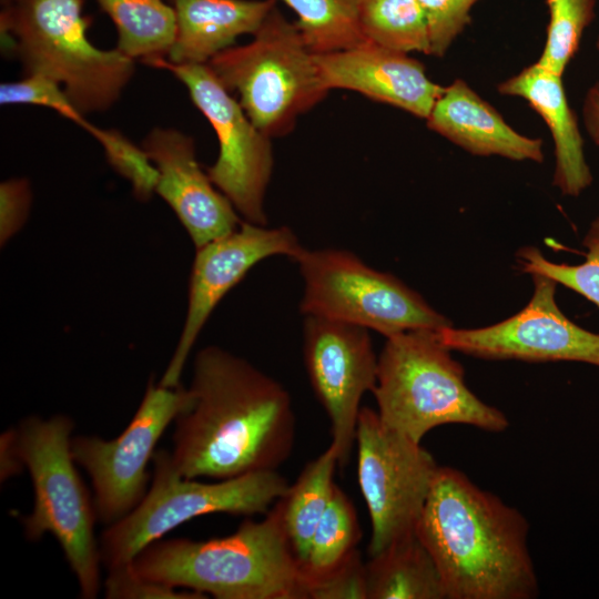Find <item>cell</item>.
I'll return each mask as SVG.
<instances>
[{
    "label": "cell",
    "mask_w": 599,
    "mask_h": 599,
    "mask_svg": "<svg viewBox=\"0 0 599 599\" xmlns=\"http://www.w3.org/2000/svg\"><path fill=\"white\" fill-rule=\"evenodd\" d=\"M426 122L432 131L473 155L544 161L542 140L528 138L512 129L461 79L445 87Z\"/></svg>",
    "instance_id": "18"
},
{
    "label": "cell",
    "mask_w": 599,
    "mask_h": 599,
    "mask_svg": "<svg viewBox=\"0 0 599 599\" xmlns=\"http://www.w3.org/2000/svg\"><path fill=\"white\" fill-rule=\"evenodd\" d=\"M597 49L599 50V35H598V39H597Z\"/></svg>",
    "instance_id": "37"
},
{
    "label": "cell",
    "mask_w": 599,
    "mask_h": 599,
    "mask_svg": "<svg viewBox=\"0 0 599 599\" xmlns=\"http://www.w3.org/2000/svg\"><path fill=\"white\" fill-rule=\"evenodd\" d=\"M82 0H18L4 6L0 30L26 74L62 85L85 115L110 109L134 73V60L116 48L93 45Z\"/></svg>",
    "instance_id": "4"
},
{
    "label": "cell",
    "mask_w": 599,
    "mask_h": 599,
    "mask_svg": "<svg viewBox=\"0 0 599 599\" xmlns=\"http://www.w3.org/2000/svg\"><path fill=\"white\" fill-rule=\"evenodd\" d=\"M142 148L159 171L155 193L175 213L195 248L238 227L240 214L201 167L190 135L154 128Z\"/></svg>",
    "instance_id": "16"
},
{
    "label": "cell",
    "mask_w": 599,
    "mask_h": 599,
    "mask_svg": "<svg viewBox=\"0 0 599 599\" xmlns=\"http://www.w3.org/2000/svg\"><path fill=\"white\" fill-rule=\"evenodd\" d=\"M502 95L518 97L542 118L555 143L552 184L562 194L578 196L592 183L577 116L570 108L561 77L537 62L499 83Z\"/></svg>",
    "instance_id": "19"
},
{
    "label": "cell",
    "mask_w": 599,
    "mask_h": 599,
    "mask_svg": "<svg viewBox=\"0 0 599 599\" xmlns=\"http://www.w3.org/2000/svg\"><path fill=\"white\" fill-rule=\"evenodd\" d=\"M104 582L109 599H202L207 596L136 575L131 564L108 570Z\"/></svg>",
    "instance_id": "32"
},
{
    "label": "cell",
    "mask_w": 599,
    "mask_h": 599,
    "mask_svg": "<svg viewBox=\"0 0 599 599\" xmlns=\"http://www.w3.org/2000/svg\"><path fill=\"white\" fill-rule=\"evenodd\" d=\"M192 400L190 388L165 387L150 379L140 406L116 438L72 437V457L91 478L97 518L104 525L116 522L143 499L155 446Z\"/></svg>",
    "instance_id": "11"
},
{
    "label": "cell",
    "mask_w": 599,
    "mask_h": 599,
    "mask_svg": "<svg viewBox=\"0 0 599 599\" xmlns=\"http://www.w3.org/2000/svg\"><path fill=\"white\" fill-rule=\"evenodd\" d=\"M582 115L590 139L599 145V83L590 87L586 93Z\"/></svg>",
    "instance_id": "35"
},
{
    "label": "cell",
    "mask_w": 599,
    "mask_h": 599,
    "mask_svg": "<svg viewBox=\"0 0 599 599\" xmlns=\"http://www.w3.org/2000/svg\"><path fill=\"white\" fill-rule=\"evenodd\" d=\"M170 1H172V2H173L174 0H170Z\"/></svg>",
    "instance_id": "38"
},
{
    "label": "cell",
    "mask_w": 599,
    "mask_h": 599,
    "mask_svg": "<svg viewBox=\"0 0 599 599\" xmlns=\"http://www.w3.org/2000/svg\"><path fill=\"white\" fill-rule=\"evenodd\" d=\"M338 450L331 445L309 461L276 506L288 545L300 570L306 560L316 527L332 498Z\"/></svg>",
    "instance_id": "22"
},
{
    "label": "cell",
    "mask_w": 599,
    "mask_h": 599,
    "mask_svg": "<svg viewBox=\"0 0 599 599\" xmlns=\"http://www.w3.org/2000/svg\"><path fill=\"white\" fill-rule=\"evenodd\" d=\"M303 356L344 466L356 441L361 400L377 382L378 356L367 328L314 315L304 316Z\"/></svg>",
    "instance_id": "14"
},
{
    "label": "cell",
    "mask_w": 599,
    "mask_h": 599,
    "mask_svg": "<svg viewBox=\"0 0 599 599\" xmlns=\"http://www.w3.org/2000/svg\"><path fill=\"white\" fill-rule=\"evenodd\" d=\"M361 528L355 508L335 485L329 504L312 537L301 568L306 599L311 587L342 568L357 551Z\"/></svg>",
    "instance_id": "24"
},
{
    "label": "cell",
    "mask_w": 599,
    "mask_h": 599,
    "mask_svg": "<svg viewBox=\"0 0 599 599\" xmlns=\"http://www.w3.org/2000/svg\"><path fill=\"white\" fill-rule=\"evenodd\" d=\"M303 248L290 227L270 229L247 221H242L233 232L196 248L182 332L159 384L165 387L180 385L186 359L206 321L253 266L278 255L295 261Z\"/></svg>",
    "instance_id": "15"
},
{
    "label": "cell",
    "mask_w": 599,
    "mask_h": 599,
    "mask_svg": "<svg viewBox=\"0 0 599 599\" xmlns=\"http://www.w3.org/2000/svg\"><path fill=\"white\" fill-rule=\"evenodd\" d=\"M367 599L365 564L357 551L342 568L309 588L307 599Z\"/></svg>",
    "instance_id": "34"
},
{
    "label": "cell",
    "mask_w": 599,
    "mask_h": 599,
    "mask_svg": "<svg viewBox=\"0 0 599 599\" xmlns=\"http://www.w3.org/2000/svg\"><path fill=\"white\" fill-rule=\"evenodd\" d=\"M191 406L174 420L171 458L186 478L276 470L292 453L295 415L284 386L219 346L194 358Z\"/></svg>",
    "instance_id": "1"
},
{
    "label": "cell",
    "mask_w": 599,
    "mask_h": 599,
    "mask_svg": "<svg viewBox=\"0 0 599 599\" xmlns=\"http://www.w3.org/2000/svg\"><path fill=\"white\" fill-rule=\"evenodd\" d=\"M145 64L170 71L187 89L213 126L219 155L206 172L244 221L267 225L264 199L273 172L271 138L250 120L207 64H177L165 58Z\"/></svg>",
    "instance_id": "12"
},
{
    "label": "cell",
    "mask_w": 599,
    "mask_h": 599,
    "mask_svg": "<svg viewBox=\"0 0 599 599\" xmlns=\"http://www.w3.org/2000/svg\"><path fill=\"white\" fill-rule=\"evenodd\" d=\"M253 35L251 42L230 47L206 64L231 93L238 94L255 126L272 139L288 133L328 90L295 22L276 6Z\"/></svg>",
    "instance_id": "8"
},
{
    "label": "cell",
    "mask_w": 599,
    "mask_h": 599,
    "mask_svg": "<svg viewBox=\"0 0 599 599\" xmlns=\"http://www.w3.org/2000/svg\"><path fill=\"white\" fill-rule=\"evenodd\" d=\"M297 16L295 24L314 54L366 42L361 26L363 0H280Z\"/></svg>",
    "instance_id": "25"
},
{
    "label": "cell",
    "mask_w": 599,
    "mask_h": 599,
    "mask_svg": "<svg viewBox=\"0 0 599 599\" xmlns=\"http://www.w3.org/2000/svg\"><path fill=\"white\" fill-rule=\"evenodd\" d=\"M304 281L301 313L354 324L386 337L437 331L451 322L392 274L338 248H303L294 261Z\"/></svg>",
    "instance_id": "9"
},
{
    "label": "cell",
    "mask_w": 599,
    "mask_h": 599,
    "mask_svg": "<svg viewBox=\"0 0 599 599\" xmlns=\"http://www.w3.org/2000/svg\"><path fill=\"white\" fill-rule=\"evenodd\" d=\"M0 103L40 105L55 111L87 132L93 126L71 101L62 85L41 74H27L19 81L1 83Z\"/></svg>",
    "instance_id": "30"
},
{
    "label": "cell",
    "mask_w": 599,
    "mask_h": 599,
    "mask_svg": "<svg viewBox=\"0 0 599 599\" xmlns=\"http://www.w3.org/2000/svg\"><path fill=\"white\" fill-rule=\"evenodd\" d=\"M528 528L516 508L460 470L439 466L415 531L446 599H532L538 581Z\"/></svg>",
    "instance_id": "2"
},
{
    "label": "cell",
    "mask_w": 599,
    "mask_h": 599,
    "mask_svg": "<svg viewBox=\"0 0 599 599\" xmlns=\"http://www.w3.org/2000/svg\"><path fill=\"white\" fill-rule=\"evenodd\" d=\"M478 0H418L427 22L430 55L441 58L470 22Z\"/></svg>",
    "instance_id": "31"
},
{
    "label": "cell",
    "mask_w": 599,
    "mask_h": 599,
    "mask_svg": "<svg viewBox=\"0 0 599 599\" xmlns=\"http://www.w3.org/2000/svg\"><path fill=\"white\" fill-rule=\"evenodd\" d=\"M534 294L514 316L491 326L436 331L450 351L485 359L581 362L599 366V334L571 322L558 307L557 282L532 273Z\"/></svg>",
    "instance_id": "13"
},
{
    "label": "cell",
    "mask_w": 599,
    "mask_h": 599,
    "mask_svg": "<svg viewBox=\"0 0 599 599\" xmlns=\"http://www.w3.org/2000/svg\"><path fill=\"white\" fill-rule=\"evenodd\" d=\"M131 567L143 578L217 599H306L275 505L264 519L245 520L226 537L155 540Z\"/></svg>",
    "instance_id": "3"
},
{
    "label": "cell",
    "mask_w": 599,
    "mask_h": 599,
    "mask_svg": "<svg viewBox=\"0 0 599 599\" xmlns=\"http://www.w3.org/2000/svg\"><path fill=\"white\" fill-rule=\"evenodd\" d=\"M583 245L586 258L578 265L557 264L544 257L532 246L522 247L517 253L518 262L525 273L546 275L585 296L599 307V216L587 231Z\"/></svg>",
    "instance_id": "28"
},
{
    "label": "cell",
    "mask_w": 599,
    "mask_h": 599,
    "mask_svg": "<svg viewBox=\"0 0 599 599\" xmlns=\"http://www.w3.org/2000/svg\"><path fill=\"white\" fill-rule=\"evenodd\" d=\"M14 1H18V0H1V2H2L4 6L10 4V3L14 2Z\"/></svg>",
    "instance_id": "36"
},
{
    "label": "cell",
    "mask_w": 599,
    "mask_h": 599,
    "mask_svg": "<svg viewBox=\"0 0 599 599\" xmlns=\"http://www.w3.org/2000/svg\"><path fill=\"white\" fill-rule=\"evenodd\" d=\"M367 599H446L437 566L416 531L365 564Z\"/></svg>",
    "instance_id": "21"
},
{
    "label": "cell",
    "mask_w": 599,
    "mask_h": 599,
    "mask_svg": "<svg viewBox=\"0 0 599 599\" xmlns=\"http://www.w3.org/2000/svg\"><path fill=\"white\" fill-rule=\"evenodd\" d=\"M74 424L64 415L30 416L14 433L19 459L30 474L34 504L22 519L30 541L51 534L75 575L82 598L93 599L100 588V549L94 536L93 500L71 454Z\"/></svg>",
    "instance_id": "6"
},
{
    "label": "cell",
    "mask_w": 599,
    "mask_h": 599,
    "mask_svg": "<svg viewBox=\"0 0 599 599\" xmlns=\"http://www.w3.org/2000/svg\"><path fill=\"white\" fill-rule=\"evenodd\" d=\"M32 202L30 182L9 179L0 184V244L6 245L24 225Z\"/></svg>",
    "instance_id": "33"
},
{
    "label": "cell",
    "mask_w": 599,
    "mask_h": 599,
    "mask_svg": "<svg viewBox=\"0 0 599 599\" xmlns=\"http://www.w3.org/2000/svg\"><path fill=\"white\" fill-rule=\"evenodd\" d=\"M277 0H174L176 35L165 58L177 64H206L254 34Z\"/></svg>",
    "instance_id": "20"
},
{
    "label": "cell",
    "mask_w": 599,
    "mask_h": 599,
    "mask_svg": "<svg viewBox=\"0 0 599 599\" xmlns=\"http://www.w3.org/2000/svg\"><path fill=\"white\" fill-rule=\"evenodd\" d=\"M361 26L367 41L409 53L429 54V34L418 0H363Z\"/></svg>",
    "instance_id": "26"
},
{
    "label": "cell",
    "mask_w": 599,
    "mask_h": 599,
    "mask_svg": "<svg viewBox=\"0 0 599 599\" xmlns=\"http://www.w3.org/2000/svg\"><path fill=\"white\" fill-rule=\"evenodd\" d=\"M314 58L328 91H355L424 120L445 89L433 82L425 65L408 53L370 41Z\"/></svg>",
    "instance_id": "17"
},
{
    "label": "cell",
    "mask_w": 599,
    "mask_h": 599,
    "mask_svg": "<svg viewBox=\"0 0 599 599\" xmlns=\"http://www.w3.org/2000/svg\"><path fill=\"white\" fill-rule=\"evenodd\" d=\"M357 479L370 519L368 555L415 532L439 466L422 443L362 407L357 422Z\"/></svg>",
    "instance_id": "10"
},
{
    "label": "cell",
    "mask_w": 599,
    "mask_h": 599,
    "mask_svg": "<svg viewBox=\"0 0 599 599\" xmlns=\"http://www.w3.org/2000/svg\"><path fill=\"white\" fill-rule=\"evenodd\" d=\"M118 32L116 49L142 62L166 58L176 35L174 7L164 0H95Z\"/></svg>",
    "instance_id": "23"
},
{
    "label": "cell",
    "mask_w": 599,
    "mask_h": 599,
    "mask_svg": "<svg viewBox=\"0 0 599 599\" xmlns=\"http://www.w3.org/2000/svg\"><path fill=\"white\" fill-rule=\"evenodd\" d=\"M102 146L109 164L132 186L140 201H148L155 193L159 171L142 146L115 129L93 125L89 132Z\"/></svg>",
    "instance_id": "29"
},
{
    "label": "cell",
    "mask_w": 599,
    "mask_h": 599,
    "mask_svg": "<svg viewBox=\"0 0 599 599\" xmlns=\"http://www.w3.org/2000/svg\"><path fill=\"white\" fill-rule=\"evenodd\" d=\"M436 331H407L390 337L378 356L373 389L379 418L417 443L441 425L463 424L502 432L509 423L466 385L463 366Z\"/></svg>",
    "instance_id": "5"
},
{
    "label": "cell",
    "mask_w": 599,
    "mask_h": 599,
    "mask_svg": "<svg viewBox=\"0 0 599 599\" xmlns=\"http://www.w3.org/2000/svg\"><path fill=\"white\" fill-rule=\"evenodd\" d=\"M153 478L143 499L100 537L101 564L108 570L129 565L148 545L200 516L266 514L290 485L276 470L205 483L182 476L171 454L153 455Z\"/></svg>",
    "instance_id": "7"
},
{
    "label": "cell",
    "mask_w": 599,
    "mask_h": 599,
    "mask_svg": "<svg viewBox=\"0 0 599 599\" xmlns=\"http://www.w3.org/2000/svg\"><path fill=\"white\" fill-rule=\"evenodd\" d=\"M547 37L537 63L562 77L585 29L595 18L596 0H547Z\"/></svg>",
    "instance_id": "27"
}]
</instances>
